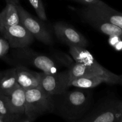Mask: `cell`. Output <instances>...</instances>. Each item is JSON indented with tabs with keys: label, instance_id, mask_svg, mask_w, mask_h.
Listing matches in <instances>:
<instances>
[{
	"label": "cell",
	"instance_id": "6da1fadb",
	"mask_svg": "<svg viewBox=\"0 0 122 122\" xmlns=\"http://www.w3.org/2000/svg\"><path fill=\"white\" fill-rule=\"evenodd\" d=\"M51 97L52 113L68 122L80 119L94 104V95L90 89L76 88Z\"/></svg>",
	"mask_w": 122,
	"mask_h": 122
},
{
	"label": "cell",
	"instance_id": "7a4b0ae2",
	"mask_svg": "<svg viewBox=\"0 0 122 122\" xmlns=\"http://www.w3.org/2000/svg\"><path fill=\"white\" fill-rule=\"evenodd\" d=\"M11 58L16 66L33 67L48 74L58 72L63 67L69 69L74 63L66 54L56 52L54 56H48L34 51L29 46L12 48Z\"/></svg>",
	"mask_w": 122,
	"mask_h": 122
},
{
	"label": "cell",
	"instance_id": "3957f363",
	"mask_svg": "<svg viewBox=\"0 0 122 122\" xmlns=\"http://www.w3.org/2000/svg\"><path fill=\"white\" fill-rule=\"evenodd\" d=\"M120 119H122V101L112 95L93 104L84 115L72 122H117Z\"/></svg>",
	"mask_w": 122,
	"mask_h": 122
},
{
	"label": "cell",
	"instance_id": "277c9868",
	"mask_svg": "<svg viewBox=\"0 0 122 122\" xmlns=\"http://www.w3.org/2000/svg\"><path fill=\"white\" fill-rule=\"evenodd\" d=\"M25 114L33 122L44 114L52 113V97L40 86L25 91Z\"/></svg>",
	"mask_w": 122,
	"mask_h": 122
},
{
	"label": "cell",
	"instance_id": "5b68a950",
	"mask_svg": "<svg viewBox=\"0 0 122 122\" xmlns=\"http://www.w3.org/2000/svg\"><path fill=\"white\" fill-rule=\"evenodd\" d=\"M69 46V53L75 60V62L80 63L85 66L93 69L109 81L110 85H121L122 83V75H116L101 66L90 53L86 48L81 46Z\"/></svg>",
	"mask_w": 122,
	"mask_h": 122
},
{
	"label": "cell",
	"instance_id": "8992f818",
	"mask_svg": "<svg viewBox=\"0 0 122 122\" xmlns=\"http://www.w3.org/2000/svg\"><path fill=\"white\" fill-rule=\"evenodd\" d=\"M20 23L24 26L34 38L46 45H52L53 39L51 33L45 24L25 10L20 4L17 5Z\"/></svg>",
	"mask_w": 122,
	"mask_h": 122
},
{
	"label": "cell",
	"instance_id": "52a82bcc",
	"mask_svg": "<svg viewBox=\"0 0 122 122\" xmlns=\"http://www.w3.org/2000/svg\"><path fill=\"white\" fill-rule=\"evenodd\" d=\"M70 73L68 69L52 74L41 72L40 87L50 95H56L69 89L70 86Z\"/></svg>",
	"mask_w": 122,
	"mask_h": 122
},
{
	"label": "cell",
	"instance_id": "ba28073f",
	"mask_svg": "<svg viewBox=\"0 0 122 122\" xmlns=\"http://www.w3.org/2000/svg\"><path fill=\"white\" fill-rule=\"evenodd\" d=\"M0 33L11 48L29 46L34 41L32 35L20 23L0 28Z\"/></svg>",
	"mask_w": 122,
	"mask_h": 122
},
{
	"label": "cell",
	"instance_id": "9c48e42d",
	"mask_svg": "<svg viewBox=\"0 0 122 122\" xmlns=\"http://www.w3.org/2000/svg\"><path fill=\"white\" fill-rule=\"evenodd\" d=\"M53 29L57 39L68 46L73 45L86 48L88 45L86 38L76 29L66 23H55Z\"/></svg>",
	"mask_w": 122,
	"mask_h": 122
},
{
	"label": "cell",
	"instance_id": "30bf717a",
	"mask_svg": "<svg viewBox=\"0 0 122 122\" xmlns=\"http://www.w3.org/2000/svg\"><path fill=\"white\" fill-rule=\"evenodd\" d=\"M79 14L83 21L102 33L109 36L117 35L122 37V29L102 20L86 9L85 7L79 11Z\"/></svg>",
	"mask_w": 122,
	"mask_h": 122
},
{
	"label": "cell",
	"instance_id": "8fae6325",
	"mask_svg": "<svg viewBox=\"0 0 122 122\" xmlns=\"http://www.w3.org/2000/svg\"><path fill=\"white\" fill-rule=\"evenodd\" d=\"M85 7L102 20L122 29V13L110 7L103 1H101L98 4Z\"/></svg>",
	"mask_w": 122,
	"mask_h": 122
},
{
	"label": "cell",
	"instance_id": "7c38bea8",
	"mask_svg": "<svg viewBox=\"0 0 122 122\" xmlns=\"http://www.w3.org/2000/svg\"><path fill=\"white\" fill-rule=\"evenodd\" d=\"M15 67L17 83L22 89L26 91L40 86L41 73L33 71L23 66L18 65Z\"/></svg>",
	"mask_w": 122,
	"mask_h": 122
},
{
	"label": "cell",
	"instance_id": "4fadbf2b",
	"mask_svg": "<svg viewBox=\"0 0 122 122\" xmlns=\"http://www.w3.org/2000/svg\"><path fill=\"white\" fill-rule=\"evenodd\" d=\"M4 95L12 113L16 115L25 114L26 95L23 89L18 85L7 95Z\"/></svg>",
	"mask_w": 122,
	"mask_h": 122
},
{
	"label": "cell",
	"instance_id": "5bb4252c",
	"mask_svg": "<svg viewBox=\"0 0 122 122\" xmlns=\"http://www.w3.org/2000/svg\"><path fill=\"white\" fill-rule=\"evenodd\" d=\"M18 85L15 67L0 71V94L7 95Z\"/></svg>",
	"mask_w": 122,
	"mask_h": 122
},
{
	"label": "cell",
	"instance_id": "9a60e30c",
	"mask_svg": "<svg viewBox=\"0 0 122 122\" xmlns=\"http://www.w3.org/2000/svg\"><path fill=\"white\" fill-rule=\"evenodd\" d=\"M102 83L108 84V80L100 76H83L70 80V86L82 89H92Z\"/></svg>",
	"mask_w": 122,
	"mask_h": 122
},
{
	"label": "cell",
	"instance_id": "2e32d148",
	"mask_svg": "<svg viewBox=\"0 0 122 122\" xmlns=\"http://www.w3.org/2000/svg\"><path fill=\"white\" fill-rule=\"evenodd\" d=\"M1 27H7L20 23L17 5L7 4L5 7L0 13Z\"/></svg>",
	"mask_w": 122,
	"mask_h": 122
},
{
	"label": "cell",
	"instance_id": "e0dca14e",
	"mask_svg": "<svg viewBox=\"0 0 122 122\" xmlns=\"http://www.w3.org/2000/svg\"><path fill=\"white\" fill-rule=\"evenodd\" d=\"M17 116L10 110L4 95L0 94V119L4 122H11Z\"/></svg>",
	"mask_w": 122,
	"mask_h": 122
},
{
	"label": "cell",
	"instance_id": "ac0fdd59",
	"mask_svg": "<svg viewBox=\"0 0 122 122\" xmlns=\"http://www.w3.org/2000/svg\"><path fill=\"white\" fill-rule=\"evenodd\" d=\"M28 1L32 7L34 8L39 19H41L42 21H46L47 16L43 4L42 0H28Z\"/></svg>",
	"mask_w": 122,
	"mask_h": 122
},
{
	"label": "cell",
	"instance_id": "d6986e66",
	"mask_svg": "<svg viewBox=\"0 0 122 122\" xmlns=\"http://www.w3.org/2000/svg\"><path fill=\"white\" fill-rule=\"evenodd\" d=\"M122 37L119 36L117 35L110 36L108 42L110 44L112 45L113 47H114L117 51H120L122 50Z\"/></svg>",
	"mask_w": 122,
	"mask_h": 122
},
{
	"label": "cell",
	"instance_id": "ffe728a7",
	"mask_svg": "<svg viewBox=\"0 0 122 122\" xmlns=\"http://www.w3.org/2000/svg\"><path fill=\"white\" fill-rule=\"evenodd\" d=\"M10 48L8 42L4 38H0V58H3L7 55Z\"/></svg>",
	"mask_w": 122,
	"mask_h": 122
},
{
	"label": "cell",
	"instance_id": "44dd1931",
	"mask_svg": "<svg viewBox=\"0 0 122 122\" xmlns=\"http://www.w3.org/2000/svg\"><path fill=\"white\" fill-rule=\"evenodd\" d=\"M11 122H33V121L28 117L26 114H23L17 116Z\"/></svg>",
	"mask_w": 122,
	"mask_h": 122
},
{
	"label": "cell",
	"instance_id": "7402d4cb",
	"mask_svg": "<svg viewBox=\"0 0 122 122\" xmlns=\"http://www.w3.org/2000/svg\"><path fill=\"white\" fill-rule=\"evenodd\" d=\"M71 1L79 2V3L85 5V6H88L100 3L101 0H71Z\"/></svg>",
	"mask_w": 122,
	"mask_h": 122
},
{
	"label": "cell",
	"instance_id": "603a6c76",
	"mask_svg": "<svg viewBox=\"0 0 122 122\" xmlns=\"http://www.w3.org/2000/svg\"><path fill=\"white\" fill-rule=\"evenodd\" d=\"M6 4H12L14 5L19 4V0H5Z\"/></svg>",
	"mask_w": 122,
	"mask_h": 122
},
{
	"label": "cell",
	"instance_id": "cb8c5ba5",
	"mask_svg": "<svg viewBox=\"0 0 122 122\" xmlns=\"http://www.w3.org/2000/svg\"><path fill=\"white\" fill-rule=\"evenodd\" d=\"M117 122H122V119H120V120H119V121H118Z\"/></svg>",
	"mask_w": 122,
	"mask_h": 122
},
{
	"label": "cell",
	"instance_id": "d4e9b609",
	"mask_svg": "<svg viewBox=\"0 0 122 122\" xmlns=\"http://www.w3.org/2000/svg\"><path fill=\"white\" fill-rule=\"evenodd\" d=\"M0 122H4V121H2V120H1V119H0Z\"/></svg>",
	"mask_w": 122,
	"mask_h": 122
},
{
	"label": "cell",
	"instance_id": "484cf974",
	"mask_svg": "<svg viewBox=\"0 0 122 122\" xmlns=\"http://www.w3.org/2000/svg\"><path fill=\"white\" fill-rule=\"evenodd\" d=\"M0 27H1V19H0Z\"/></svg>",
	"mask_w": 122,
	"mask_h": 122
}]
</instances>
